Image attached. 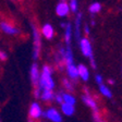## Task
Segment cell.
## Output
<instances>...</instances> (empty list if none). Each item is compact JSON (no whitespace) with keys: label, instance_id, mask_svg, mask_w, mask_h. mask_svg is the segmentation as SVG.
Returning a JSON list of instances; mask_svg holds the SVG:
<instances>
[{"label":"cell","instance_id":"3","mask_svg":"<svg viewBox=\"0 0 122 122\" xmlns=\"http://www.w3.org/2000/svg\"><path fill=\"white\" fill-rule=\"evenodd\" d=\"M33 28V38H34V52H33V58L37 59L39 56V51H41V34L38 32V30L35 26H32Z\"/></svg>","mask_w":122,"mask_h":122},{"label":"cell","instance_id":"29","mask_svg":"<svg viewBox=\"0 0 122 122\" xmlns=\"http://www.w3.org/2000/svg\"><path fill=\"white\" fill-rule=\"evenodd\" d=\"M0 122H1V118H0Z\"/></svg>","mask_w":122,"mask_h":122},{"label":"cell","instance_id":"23","mask_svg":"<svg viewBox=\"0 0 122 122\" xmlns=\"http://www.w3.org/2000/svg\"><path fill=\"white\" fill-rule=\"evenodd\" d=\"M93 118H94V120H95L96 122H102V119L100 118V116H99V112H98V111L93 112Z\"/></svg>","mask_w":122,"mask_h":122},{"label":"cell","instance_id":"4","mask_svg":"<svg viewBox=\"0 0 122 122\" xmlns=\"http://www.w3.org/2000/svg\"><path fill=\"white\" fill-rule=\"evenodd\" d=\"M43 117L52 122H62V117H61L60 112L55 108H49L48 110L43 112Z\"/></svg>","mask_w":122,"mask_h":122},{"label":"cell","instance_id":"13","mask_svg":"<svg viewBox=\"0 0 122 122\" xmlns=\"http://www.w3.org/2000/svg\"><path fill=\"white\" fill-rule=\"evenodd\" d=\"M61 111L62 113L66 114V116H72L74 113V106L68 104H61Z\"/></svg>","mask_w":122,"mask_h":122},{"label":"cell","instance_id":"8","mask_svg":"<svg viewBox=\"0 0 122 122\" xmlns=\"http://www.w3.org/2000/svg\"><path fill=\"white\" fill-rule=\"evenodd\" d=\"M82 100H83V102L86 105L87 107H89V108L93 110V112L98 111V108H97V104H96V102H95V99L89 96L88 93L82 96Z\"/></svg>","mask_w":122,"mask_h":122},{"label":"cell","instance_id":"26","mask_svg":"<svg viewBox=\"0 0 122 122\" xmlns=\"http://www.w3.org/2000/svg\"><path fill=\"white\" fill-rule=\"evenodd\" d=\"M95 80H96V82L99 84V85H102V75L97 74V75L95 76Z\"/></svg>","mask_w":122,"mask_h":122},{"label":"cell","instance_id":"15","mask_svg":"<svg viewBox=\"0 0 122 122\" xmlns=\"http://www.w3.org/2000/svg\"><path fill=\"white\" fill-rule=\"evenodd\" d=\"M41 99L43 100H45V102H49V100H51V99L55 98V95H53L52 91H49V89H44L43 92H41Z\"/></svg>","mask_w":122,"mask_h":122},{"label":"cell","instance_id":"27","mask_svg":"<svg viewBox=\"0 0 122 122\" xmlns=\"http://www.w3.org/2000/svg\"><path fill=\"white\" fill-rule=\"evenodd\" d=\"M85 33H86V34L89 33V27H88V25H85Z\"/></svg>","mask_w":122,"mask_h":122},{"label":"cell","instance_id":"21","mask_svg":"<svg viewBox=\"0 0 122 122\" xmlns=\"http://www.w3.org/2000/svg\"><path fill=\"white\" fill-rule=\"evenodd\" d=\"M69 7H70V10L75 12L77 10V1L76 0H70V5Z\"/></svg>","mask_w":122,"mask_h":122},{"label":"cell","instance_id":"18","mask_svg":"<svg viewBox=\"0 0 122 122\" xmlns=\"http://www.w3.org/2000/svg\"><path fill=\"white\" fill-rule=\"evenodd\" d=\"M81 19H82V13H79V15L76 16L75 20V37L76 39L80 38V25H81Z\"/></svg>","mask_w":122,"mask_h":122},{"label":"cell","instance_id":"9","mask_svg":"<svg viewBox=\"0 0 122 122\" xmlns=\"http://www.w3.org/2000/svg\"><path fill=\"white\" fill-rule=\"evenodd\" d=\"M69 11H70V7L64 0H62L60 3H58L56 8V12L59 16H66L69 13Z\"/></svg>","mask_w":122,"mask_h":122},{"label":"cell","instance_id":"5","mask_svg":"<svg viewBox=\"0 0 122 122\" xmlns=\"http://www.w3.org/2000/svg\"><path fill=\"white\" fill-rule=\"evenodd\" d=\"M28 116L30 119H39L43 117V110L38 102H33L28 109Z\"/></svg>","mask_w":122,"mask_h":122},{"label":"cell","instance_id":"2","mask_svg":"<svg viewBox=\"0 0 122 122\" xmlns=\"http://www.w3.org/2000/svg\"><path fill=\"white\" fill-rule=\"evenodd\" d=\"M80 48H81L82 52L85 57H88L91 64L94 69H96V63H95L94 57H93V49H92V45L87 38H82L80 41Z\"/></svg>","mask_w":122,"mask_h":122},{"label":"cell","instance_id":"22","mask_svg":"<svg viewBox=\"0 0 122 122\" xmlns=\"http://www.w3.org/2000/svg\"><path fill=\"white\" fill-rule=\"evenodd\" d=\"M63 85L66 89H69V91H73V86H72V84L69 82V80H66V79L63 80Z\"/></svg>","mask_w":122,"mask_h":122},{"label":"cell","instance_id":"28","mask_svg":"<svg viewBox=\"0 0 122 122\" xmlns=\"http://www.w3.org/2000/svg\"><path fill=\"white\" fill-rule=\"evenodd\" d=\"M108 82H109V84H113L114 83V81H112V80H109Z\"/></svg>","mask_w":122,"mask_h":122},{"label":"cell","instance_id":"25","mask_svg":"<svg viewBox=\"0 0 122 122\" xmlns=\"http://www.w3.org/2000/svg\"><path fill=\"white\" fill-rule=\"evenodd\" d=\"M8 59V56H7V53L5 52V51L2 50H0V60H2V61H5Z\"/></svg>","mask_w":122,"mask_h":122},{"label":"cell","instance_id":"1","mask_svg":"<svg viewBox=\"0 0 122 122\" xmlns=\"http://www.w3.org/2000/svg\"><path fill=\"white\" fill-rule=\"evenodd\" d=\"M53 86H55V82L51 77V69L48 66H44L41 77H39V86L38 87L43 92L44 89L52 91Z\"/></svg>","mask_w":122,"mask_h":122},{"label":"cell","instance_id":"10","mask_svg":"<svg viewBox=\"0 0 122 122\" xmlns=\"http://www.w3.org/2000/svg\"><path fill=\"white\" fill-rule=\"evenodd\" d=\"M66 70H68V74L70 76L71 80H76L79 77V71H77V66L73 64H70V66H66Z\"/></svg>","mask_w":122,"mask_h":122},{"label":"cell","instance_id":"11","mask_svg":"<svg viewBox=\"0 0 122 122\" xmlns=\"http://www.w3.org/2000/svg\"><path fill=\"white\" fill-rule=\"evenodd\" d=\"M41 33L44 34L47 39H50L53 37V27L50 24H45V25L41 27Z\"/></svg>","mask_w":122,"mask_h":122},{"label":"cell","instance_id":"24","mask_svg":"<svg viewBox=\"0 0 122 122\" xmlns=\"http://www.w3.org/2000/svg\"><path fill=\"white\" fill-rule=\"evenodd\" d=\"M55 100H56L58 104H63V98H62V94H58V95H55Z\"/></svg>","mask_w":122,"mask_h":122},{"label":"cell","instance_id":"16","mask_svg":"<svg viewBox=\"0 0 122 122\" xmlns=\"http://www.w3.org/2000/svg\"><path fill=\"white\" fill-rule=\"evenodd\" d=\"M64 61H66V66H70V64H73V55H72L71 48L68 47L66 50V56H64Z\"/></svg>","mask_w":122,"mask_h":122},{"label":"cell","instance_id":"14","mask_svg":"<svg viewBox=\"0 0 122 122\" xmlns=\"http://www.w3.org/2000/svg\"><path fill=\"white\" fill-rule=\"evenodd\" d=\"M62 98H63V102L64 104H68V105H71V106H74L76 102V99L73 95L69 94V93H64L62 94Z\"/></svg>","mask_w":122,"mask_h":122},{"label":"cell","instance_id":"17","mask_svg":"<svg viewBox=\"0 0 122 122\" xmlns=\"http://www.w3.org/2000/svg\"><path fill=\"white\" fill-rule=\"evenodd\" d=\"M99 91H100L102 95H104V96H105V97H107V98H111V97H112L111 91H110V89L108 88V87H107L106 85H104V84L99 85Z\"/></svg>","mask_w":122,"mask_h":122},{"label":"cell","instance_id":"7","mask_svg":"<svg viewBox=\"0 0 122 122\" xmlns=\"http://www.w3.org/2000/svg\"><path fill=\"white\" fill-rule=\"evenodd\" d=\"M0 28L2 30V32H5L8 35H16L19 34V30L16 27H14L13 25H11L10 23L8 22H1L0 23Z\"/></svg>","mask_w":122,"mask_h":122},{"label":"cell","instance_id":"20","mask_svg":"<svg viewBox=\"0 0 122 122\" xmlns=\"http://www.w3.org/2000/svg\"><path fill=\"white\" fill-rule=\"evenodd\" d=\"M100 9H102V5H100V3L98 2H94V3H92L91 5H89V12L91 13H97L100 11Z\"/></svg>","mask_w":122,"mask_h":122},{"label":"cell","instance_id":"19","mask_svg":"<svg viewBox=\"0 0 122 122\" xmlns=\"http://www.w3.org/2000/svg\"><path fill=\"white\" fill-rule=\"evenodd\" d=\"M71 35H72V26H71V24L69 23L66 26V35H64L66 43L68 44V45L70 44V41H71Z\"/></svg>","mask_w":122,"mask_h":122},{"label":"cell","instance_id":"6","mask_svg":"<svg viewBox=\"0 0 122 122\" xmlns=\"http://www.w3.org/2000/svg\"><path fill=\"white\" fill-rule=\"evenodd\" d=\"M39 77H41V74L38 71V66L36 63H34L30 68V80H32V83L35 88L39 86Z\"/></svg>","mask_w":122,"mask_h":122},{"label":"cell","instance_id":"12","mask_svg":"<svg viewBox=\"0 0 122 122\" xmlns=\"http://www.w3.org/2000/svg\"><path fill=\"white\" fill-rule=\"evenodd\" d=\"M77 71H79V75L81 76V79L83 80V81H87V80H88L89 72L84 64H79V66H77Z\"/></svg>","mask_w":122,"mask_h":122}]
</instances>
